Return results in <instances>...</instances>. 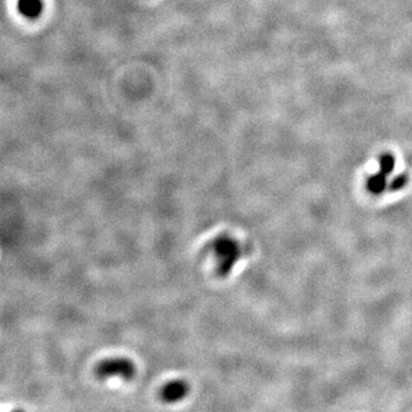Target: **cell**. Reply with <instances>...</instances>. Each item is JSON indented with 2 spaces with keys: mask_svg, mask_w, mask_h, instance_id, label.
<instances>
[{
  "mask_svg": "<svg viewBox=\"0 0 412 412\" xmlns=\"http://www.w3.org/2000/svg\"><path fill=\"white\" fill-rule=\"evenodd\" d=\"M190 387L183 379H173L167 381L159 390V396L165 403H177L187 398Z\"/></svg>",
  "mask_w": 412,
  "mask_h": 412,
  "instance_id": "obj_3",
  "label": "cell"
},
{
  "mask_svg": "<svg viewBox=\"0 0 412 412\" xmlns=\"http://www.w3.org/2000/svg\"><path fill=\"white\" fill-rule=\"evenodd\" d=\"M210 250L213 252L217 261L218 275L226 276L229 274L239 255V249L236 240L228 235H219L212 242H210Z\"/></svg>",
  "mask_w": 412,
  "mask_h": 412,
  "instance_id": "obj_1",
  "label": "cell"
},
{
  "mask_svg": "<svg viewBox=\"0 0 412 412\" xmlns=\"http://www.w3.org/2000/svg\"><path fill=\"white\" fill-rule=\"evenodd\" d=\"M135 364L126 358H114L107 359L97 365L95 372L99 378H120L123 380H130L135 374Z\"/></svg>",
  "mask_w": 412,
  "mask_h": 412,
  "instance_id": "obj_2",
  "label": "cell"
}]
</instances>
